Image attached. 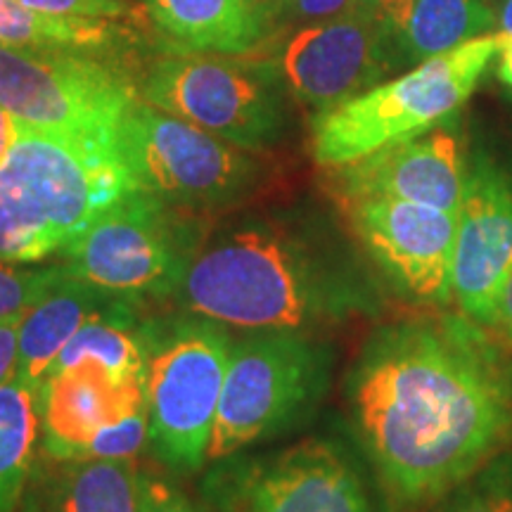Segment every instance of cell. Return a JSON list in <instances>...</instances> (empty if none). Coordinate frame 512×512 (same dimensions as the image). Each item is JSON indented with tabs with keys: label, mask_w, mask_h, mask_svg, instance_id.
<instances>
[{
	"label": "cell",
	"mask_w": 512,
	"mask_h": 512,
	"mask_svg": "<svg viewBox=\"0 0 512 512\" xmlns=\"http://www.w3.org/2000/svg\"><path fill=\"white\" fill-rule=\"evenodd\" d=\"M347 396L387 512L432 510L512 446V347L460 311L377 328Z\"/></svg>",
	"instance_id": "6da1fadb"
},
{
	"label": "cell",
	"mask_w": 512,
	"mask_h": 512,
	"mask_svg": "<svg viewBox=\"0 0 512 512\" xmlns=\"http://www.w3.org/2000/svg\"><path fill=\"white\" fill-rule=\"evenodd\" d=\"M174 297L185 313L249 332H304L377 309L373 283L349 254L264 219L207 235Z\"/></svg>",
	"instance_id": "7a4b0ae2"
},
{
	"label": "cell",
	"mask_w": 512,
	"mask_h": 512,
	"mask_svg": "<svg viewBox=\"0 0 512 512\" xmlns=\"http://www.w3.org/2000/svg\"><path fill=\"white\" fill-rule=\"evenodd\" d=\"M131 190L114 140L17 121L0 164V261L34 264L57 254Z\"/></svg>",
	"instance_id": "3957f363"
},
{
	"label": "cell",
	"mask_w": 512,
	"mask_h": 512,
	"mask_svg": "<svg viewBox=\"0 0 512 512\" xmlns=\"http://www.w3.org/2000/svg\"><path fill=\"white\" fill-rule=\"evenodd\" d=\"M498 46V34L479 36L377 83L342 105L318 112L311 121L313 162L335 169L458 114L489 72Z\"/></svg>",
	"instance_id": "277c9868"
},
{
	"label": "cell",
	"mask_w": 512,
	"mask_h": 512,
	"mask_svg": "<svg viewBox=\"0 0 512 512\" xmlns=\"http://www.w3.org/2000/svg\"><path fill=\"white\" fill-rule=\"evenodd\" d=\"M207 235L202 211L176 207L136 188L57 256L69 275L140 306L174 297Z\"/></svg>",
	"instance_id": "5b68a950"
},
{
	"label": "cell",
	"mask_w": 512,
	"mask_h": 512,
	"mask_svg": "<svg viewBox=\"0 0 512 512\" xmlns=\"http://www.w3.org/2000/svg\"><path fill=\"white\" fill-rule=\"evenodd\" d=\"M233 337L226 325L192 316L150 320L147 418L150 451L176 475L209 463Z\"/></svg>",
	"instance_id": "8992f818"
},
{
	"label": "cell",
	"mask_w": 512,
	"mask_h": 512,
	"mask_svg": "<svg viewBox=\"0 0 512 512\" xmlns=\"http://www.w3.org/2000/svg\"><path fill=\"white\" fill-rule=\"evenodd\" d=\"M114 145L138 190L185 209L233 207L266 178L259 152L242 150L143 98L119 119Z\"/></svg>",
	"instance_id": "52a82bcc"
},
{
	"label": "cell",
	"mask_w": 512,
	"mask_h": 512,
	"mask_svg": "<svg viewBox=\"0 0 512 512\" xmlns=\"http://www.w3.org/2000/svg\"><path fill=\"white\" fill-rule=\"evenodd\" d=\"M330 351L299 330H252L233 342L209 460L290 430L328 392Z\"/></svg>",
	"instance_id": "ba28073f"
},
{
	"label": "cell",
	"mask_w": 512,
	"mask_h": 512,
	"mask_svg": "<svg viewBox=\"0 0 512 512\" xmlns=\"http://www.w3.org/2000/svg\"><path fill=\"white\" fill-rule=\"evenodd\" d=\"M140 98L249 152L287 131V91L264 57L166 50L147 69Z\"/></svg>",
	"instance_id": "9c48e42d"
},
{
	"label": "cell",
	"mask_w": 512,
	"mask_h": 512,
	"mask_svg": "<svg viewBox=\"0 0 512 512\" xmlns=\"http://www.w3.org/2000/svg\"><path fill=\"white\" fill-rule=\"evenodd\" d=\"M136 98L124 74L83 50L0 46V107L19 124L114 140Z\"/></svg>",
	"instance_id": "30bf717a"
},
{
	"label": "cell",
	"mask_w": 512,
	"mask_h": 512,
	"mask_svg": "<svg viewBox=\"0 0 512 512\" xmlns=\"http://www.w3.org/2000/svg\"><path fill=\"white\" fill-rule=\"evenodd\" d=\"M200 491L204 512H375L347 456L320 439L216 460Z\"/></svg>",
	"instance_id": "8fae6325"
},
{
	"label": "cell",
	"mask_w": 512,
	"mask_h": 512,
	"mask_svg": "<svg viewBox=\"0 0 512 512\" xmlns=\"http://www.w3.org/2000/svg\"><path fill=\"white\" fill-rule=\"evenodd\" d=\"M254 55L271 62L287 95L316 114L396 74L373 0L268 38Z\"/></svg>",
	"instance_id": "7c38bea8"
},
{
	"label": "cell",
	"mask_w": 512,
	"mask_h": 512,
	"mask_svg": "<svg viewBox=\"0 0 512 512\" xmlns=\"http://www.w3.org/2000/svg\"><path fill=\"white\" fill-rule=\"evenodd\" d=\"M342 209L356 242L396 294L437 309L453 302L458 214L389 197L342 202Z\"/></svg>",
	"instance_id": "4fadbf2b"
},
{
	"label": "cell",
	"mask_w": 512,
	"mask_h": 512,
	"mask_svg": "<svg viewBox=\"0 0 512 512\" xmlns=\"http://www.w3.org/2000/svg\"><path fill=\"white\" fill-rule=\"evenodd\" d=\"M470 152L460 117L453 114L427 131L330 169L332 192L339 204L389 197L458 214Z\"/></svg>",
	"instance_id": "5bb4252c"
},
{
	"label": "cell",
	"mask_w": 512,
	"mask_h": 512,
	"mask_svg": "<svg viewBox=\"0 0 512 512\" xmlns=\"http://www.w3.org/2000/svg\"><path fill=\"white\" fill-rule=\"evenodd\" d=\"M512 271V169L491 152H470L453 252V302L494 330L498 292Z\"/></svg>",
	"instance_id": "9a60e30c"
},
{
	"label": "cell",
	"mask_w": 512,
	"mask_h": 512,
	"mask_svg": "<svg viewBox=\"0 0 512 512\" xmlns=\"http://www.w3.org/2000/svg\"><path fill=\"white\" fill-rule=\"evenodd\" d=\"M147 408V382L117 380L98 366L53 370L36 389L38 448L55 458H86L100 430Z\"/></svg>",
	"instance_id": "2e32d148"
},
{
	"label": "cell",
	"mask_w": 512,
	"mask_h": 512,
	"mask_svg": "<svg viewBox=\"0 0 512 512\" xmlns=\"http://www.w3.org/2000/svg\"><path fill=\"white\" fill-rule=\"evenodd\" d=\"M394 72L496 34L489 0H373Z\"/></svg>",
	"instance_id": "e0dca14e"
},
{
	"label": "cell",
	"mask_w": 512,
	"mask_h": 512,
	"mask_svg": "<svg viewBox=\"0 0 512 512\" xmlns=\"http://www.w3.org/2000/svg\"><path fill=\"white\" fill-rule=\"evenodd\" d=\"M138 463L55 458L38 448L19 512H138Z\"/></svg>",
	"instance_id": "ac0fdd59"
},
{
	"label": "cell",
	"mask_w": 512,
	"mask_h": 512,
	"mask_svg": "<svg viewBox=\"0 0 512 512\" xmlns=\"http://www.w3.org/2000/svg\"><path fill=\"white\" fill-rule=\"evenodd\" d=\"M119 299L64 271L19 323L15 382L36 394L76 332Z\"/></svg>",
	"instance_id": "d6986e66"
},
{
	"label": "cell",
	"mask_w": 512,
	"mask_h": 512,
	"mask_svg": "<svg viewBox=\"0 0 512 512\" xmlns=\"http://www.w3.org/2000/svg\"><path fill=\"white\" fill-rule=\"evenodd\" d=\"M152 24L169 50L249 55L268 41L252 0H147Z\"/></svg>",
	"instance_id": "ffe728a7"
},
{
	"label": "cell",
	"mask_w": 512,
	"mask_h": 512,
	"mask_svg": "<svg viewBox=\"0 0 512 512\" xmlns=\"http://www.w3.org/2000/svg\"><path fill=\"white\" fill-rule=\"evenodd\" d=\"M124 41L114 19H76L43 15L19 0H0V46L105 50Z\"/></svg>",
	"instance_id": "44dd1931"
},
{
	"label": "cell",
	"mask_w": 512,
	"mask_h": 512,
	"mask_svg": "<svg viewBox=\"0 0 512 512\" xmlns=\"http://www.w3.org/2000/svg\"><path fill=\"white\" fill-rule=\"evenodd\" d=\"M38 448L36 394L0 384V512H19Z\"/></svg>",
	"instance_id": "7402d4cb"
},
{
	"label": "cell",
	"mask_w": 512,
	"mask_h": 512,
	"mask_svg": "<svg viewBox=\"0 0 512 512\" xmlns=\"http://www.w3.org/2000/svg\"><path fill=\"white\" fill-rule=\"evenodd\" d=\"M434 512H512V446L448 491Z\"/></svg>",
	"instance_id": "603a6c76"
},
{
	"label": "cell",
	"mask_w": 512,
	"mask_h": 512,
	"mask_svg": "<svg viewBox=\"0 0 512 512\" xmlns=\"http://www.w3.org/2000/svg\"><path fill=\"white\" fill-rule=\"evenodd\" d=\"M64 273L57 266H24L0 261V320L24 318Z\"/></svg>",
	"instance_id": "cb8c5ba5"
},
{
	"label": "cell",
	"mask_w": 512,
	"mask_h": 512,
	"mask_svg": "<svg viewBox=\"0 0 512 512\" xmlns=\"http://www.w3.org/2000/svg\"><path fill=\"white\" fill-rule=\"evenodd\" d=\"M354 3L358 0H275L271 15H268V29H271L268 38L335 17L339 12L349 10Z\"/></svg>",
	"instance_id": "d4e9b609"
},
{
	"label": "cell",
	"mask_w": 512,
	"mask_h": 512,
	"mask_svg": "<svg viewBox=\"0 0 512 512\" xmlns=\"http://www.w3.org/2000/svg\"><path fill=\"white\" fill-rule=\"evenodd\" d=\"M138 512H204L197 503H192L178 486L159 475L155 467L138 465L136 486Z\"/></svg>",
	"instance_id": "484cf974"
},
{
	"label": "cell",
	"mask_w": 512,
	"mask_h": 512,
	"mask_svg": "<svg viewBox=\"0 0 512 512\" xmlns=\"http://www.w3.org/2000/svg\"><path fill=\"white\" fill-rule=\"evenodd\" d=\"M27 8L53 17L117 19L128 12L124 0H19Z\"/></svg>",
	"instance_id": "4316f807"
},
{
	"label": "cell",
	"mask_w": 512,
	"mask_h": 512,
	"mask_svg": "<svg viewBox=\"0 0 512 512\" xmlns=\"http://www.w3.org/2000/svg\"><path fill=\"white\" fill-rule=\"evenodd\" d=\"M19 323H22V318L0 320V384L15 380L19 354Z\"/></svg>",
	"instance_id": "83f0119b"
},
{
	"label": "cell",
	"mask_w": 512,
	"mask_h": 512,
	"mask_svg": "<svg viewBox=\"0 0 512 512\" xmlns=\"http://www.w3.org/2000/svg\"><path fill=\"white\" fill-rule=\"evenodd\" d=\"M494 330L512 347V271L498 292L496 313H494Z\"/></svg>",
	"instance_id": "f1b7e54d"
},
{
	"label": "cell",
	"mask_w": 512,
	"mask_h": 512,
	"mask_svg": "<svg viewBox=\"0 0 512 512\" xmlns=\"http://www.w3.org/2000/svg\"><path fill=\"white\" fill-rule=\"evenodd\" d=\"M501 36V46H498L496 55V74L498 81L505 83V86L512 91V36L498 34Z\"/></svg>",
	"instance_id": "f546056e"
},
{
	"label": "cell",
	"mask_w": 512,
	"mask_h": 512,
	"mask_svg": "<svg viewBox=\"0 0 512 512\" xmlns=\"http://www.w3.org/2000/svg\"><path fill=\"white\" fill-rule=\"evenodd\" d=\"M494 10L496 34L512 36V0H489Z\"/></svg>",
	"instance_id": "4dcf8cb0"
},
{
	"label": "cell",
	"mask_w": 512,
	"mask_h": 512,
	"mask_svg": "<svg viewBox=\"0 0 512 512\" xmlns=\"http://www.w3.org/2000/svg\"><path fill=\"white\" fill-rule=\"evenodd\" d=\"M15 138H17V121L12 119L3 107H0V164H3V159L8 155L10 145L15 143Z\"/></svg>",
	"instance_id": "1f68e13d"
},
{
	"label": "cell",
	"mask_w": 512,
	"mask_h": 512,
	"mask_svg": "<svg viewBox=\"0 0 512 512\" xmlns=\"http://www.w3.org/2000/svg\"><path fill=\"white\" fill-rule=\"evenodd\" d=\"M252 3L256 5V10L261 12V17H264V22L268 27V15H271V8H273L275 0H252ZM268 36H271V29H268Z\"/></svg>",
	"instance_id": "d6a6232c"
}]
</instances>
